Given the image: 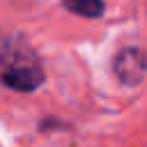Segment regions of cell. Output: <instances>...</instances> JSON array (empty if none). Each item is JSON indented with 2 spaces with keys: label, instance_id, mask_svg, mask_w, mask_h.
I'll list each match as a JSON object with an SVG mask.
<instances>
[{
  "label": "cell",
  "instance_id": "obj_1",
  "mask_svg": "<svg viewBox=\"0 0 147 147\" xmlns=\"http://www.w3.org/2000/svg\"><path fill=\"white\" fill-rule=\"evenodd\" d=\"M113 69H115V76L124 85H138V83H142V78L147 74V57H145L142 48L126 46L115 55Z\"/></svg>",
  "mask_w": 147,
  "mask_h": 147
},
{
  "label": "cell",
  "instance_id": "obj_2",
  "mask_svg": "<svg viewBox=\"0 0 147 147\" xmlns=\"http://www.w3.org/2000/svg\"><path fill=\"white\" fill-rule=\"evenodd\" d=\"M2 83L11 90H18V92H30V90H37L44 80V74L39 69V64L34 62H16V64H9L5 71H2Z\"/></svg>",
  "mask_w": 147,
  "mask_h": 147
},
{
  "label": "cell",
  "instance_id": "obj_3",
  "mask_svg": "<svg viewBox=\"0 0 147 147\" xmlns=\"http://www.w3.org/2000/svg\"><path fill=\"white\" fill-rule=\"evenodd\" d=\"M62 2L69 11L85 18H96L103 14V0H62Z\"/></svg>",
  "mask_w": 147,
  "mask_h": 147
}]
</instances>
